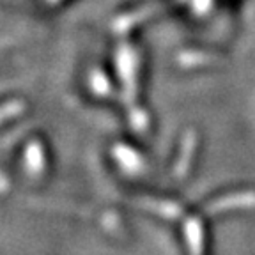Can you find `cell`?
Masks as SVG:
<instances>
[{"mask_svg": "<svg viewBox=\"0 0 255 255\" xmlns=\"http://www.w3.org/2000/svg\"><path fill=\"white\" fill-rule=\"evenodd\" d=\"M129 121H131V126L135 129H138V131L145 129V126H147V116L142 110H133L131 116H129Z\"/></svg>", "mask_w": 255, "mask_h": 255, "instance_id": "obj_7", "label": "cell"}, {"mask_svg": "<svg viewBox=\"0 0 255 255\" xmlns=\"http://www.w3.org/2000/svg\"><path fill=\"white\" fill-rule=\"evenodd\" d=\"M21 110H23V103H20V101H9V103H5L4 108H2V114H4V116H2V119L7 121L9 117L18 116Z\"/></svg>", "mask_w": 255, "mask_h": 255, "instance_id": "obj_8", "label": "cell"}, {"mask_svg": "<svg viewBox=\"0 0 255 255\" xmlns=\"http://www.w3.org/2000/svg\"><path fill=\"white\" fill-rule=\"evenodd\" d=\"M140 206L151 213L165 216V218H179L181 213H183L177 204L167 202V200H140Z\"/></svg>", "mask_w": 255, "mask_h": 255, "instance_id": "obj_3", "label": "cell"}, {"mask_svg": "<svg viewBox=\"0 0 255 255\" xmlns=\"http://www.w3.org/2000/svg\"><path fill=\"white\" fill-rule=\"evenodd\" d=\"M184 234L188 238V247L191 255H202V225L197 218H190L184 223Z\"/></svg>", "mask_w": 255, "mask_h": 255, "instance_id": "obj_4", "label": "cell"}, {"mask_svg": "<svg viewBox=\"0 0 255 255\" xmlns=\"http://www.w3.org/2000/svg\"><path fill=\"white\" fill-rule=\"evenodd\" d=\"M193 149H195V135H193V133H188V135L183 138V147H181L179 161L175 163V174L179 175V177L186 174Z\"/></svg>", "mask_w": 255, "mask_h": 255, "instance_id": "obj_6", "label": "cell"}, {"mask_svg": "<svg viewBox=\"0 0 255 255\" xmlns=\"http://www.w3.org/2000/svg\"><path fill=\"white\" fill-rule=\"evenodd\" d=\"M114 156H116V159L119 161L121 167L126 172H129V174H136V172H140V168L143 167L142 158H140L133 149L126 147V145H121V143L116 145V147H114Z\"/></svg>", "mask_w": 255, "mask_h": 255, "instance_id": "obj_2", "label": "cell"}, {"mask_svg": "<svg viewBox=\"0 0 255 255\" xmlns=\"http://www.w3.org/2000/svg\"><path fill=\"white\" fill-rule=\"evenodd\" d=\"M25 167L30 174H39L44 167V156H43V149L37 142L28 143L27 151H25Z\"/></svg>", "mask_w": 255, "mask_h": 255, "instance_id": "obj_5", "label": "cell"}, {"mask_svg": "<svg viewBox=\"0 0 255 255\" xmlns=\"http://www.w3.org/2000/svg\"><path fill=\"white\" fill-rule=\"evenodd\" d=\"M92 89H94L98 94H101V96H105V94H108L110 92V87H108V82L103 78V76H98L96 75L94 78H92Z\"/></svg>", "mask_w": 255, "mask_h": 255, "instance_id": "obj_9", "label": "cell"}, {"mask_svg": "<svg viewBox=\"0 0 255 255\" xmlns=\"http://www.w3.org/2000/svg\"><path fill=\"white\" fill-rule=\"evenodd\" d=\"M255 206V193H236V195L223 197V199L216 200V202L207 206V213H222L227 209H245V207H254Z\"/></svg>", "mask_w": 255, "mask_h": 255, "instance_id": "obj_1", "label": "cell"}]
</instances>
